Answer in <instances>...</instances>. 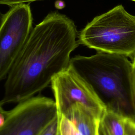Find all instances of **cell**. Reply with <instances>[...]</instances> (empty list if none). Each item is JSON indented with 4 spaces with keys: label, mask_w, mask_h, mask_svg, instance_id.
<instances>
[{
    "label": "cell",
    "mask_w": 135,
    "mask_h": 135,
    "mask_svg": "<svg viewBox=\"0 0 135 135\" xmlns=\"http://www.w3.org/2000/svg\"><path fill=\"white\" fill-rule=\"evenodd\" d=\"M78 35L71 18L57 11L49 13L33 27L6 77L0 103H18L50 84L69 66L70 55L79 44Z\"/></svg>",
    "instance_id": "6da1fadb"
},
{
    "label": "cell",
    "mask_w": 135,
    "mask_h": 135,
    "mask_svg": "<svg viewBox=\"0 0 135 135\" xmlns=\"http://www.w3.org/2000/svg\"><path fill=\"white\" fill-rule=\"evenodd\" d=\"M69 66L89 85L105 110L135 120L132 63L128 57L97 52L71 58Z\"/></svg>",
    "instance_id": "7a4b0ae2"
},
{
    "label": "cell",
    "mask_w": 135,
    "mask_h": 135,
    "mask_svg": "<svg viewBox=\"0 0 135 135\" xmlns=\"http://www.w3.org/2000/svg\"><path fill=\"white\" fill-rule=\"evenodd\" d=\"M78 42L97 52L131 57L135 54V16L122 5L95 16L79 32Z\"/></svg>",
    "instance_id": "3957f363"
},
{
    "label": "cell",
    "mask_w": 135,
    "mask_h": 135,
    "mask_svg": "<svg viewBox=\"0 0 135 135\" xmlns=\"http://www.w3.org/2000/svg\"><path fill=\"white\" fill-rule=\"evenodd\" d=\"M29 3L11 7L1 14L0 80L5 79L33 28Z\"/></svg>",
    "instance_id": "277c9868"
},
{
    "label": "cell",
    "mask_w": 135,
    "mask_h": 135,
    "mask_svg": "<svg viewBox=\"0 0 135 135\" xmlns=\"http://www.w3.org/2000/svg\"><path fill=\"white\" fill-rule=\"evenodd\" d=\"M57 115L54 100L45 97H33L8 111L0 127V135H40Z\"/></svg>",
    "instance_id": "5b68a950"
},
{
    "label": "cell",
    "mask_w": 135,
    "mask_h": 135,
    "mask_svg": "<svg viewBox=\"0 0 135 135\" xmlns=\"http://www.w3.org/2000/svg\"><path fill=\"white\" fill-rule=\"evenodd\" d=\"M50 84L57 114L65 115L75 103L89 107L101 117L105 110L89 85L69 66L55 75Z\"/></svg>",
    "instance_id": "8992f818"
},
{
    "label": "cell",
    "mask_w": 135,
    "mask_h": 135,
    "mask_svg": "<svg viewBox=\"0 0 135 135\" xmlns=\"http://www.w3.org/2000/svg\"><path fill=\"white\" fill-rule=\"evenodd\" d=\"M63 115L73 123L82 135H99L101 117L89 107L75 103Z\"/></svg>",
    "instance_id": "52a82bcc"
},
{
    "label": "cell",
    "mask_w": 135,
    "mask_h": 135,
    "mask_svg": "<svg viewBox=\"0 0 135 135\" xmlns=\"http://www.w3.org/2000/svg\"><path fill=\"white\" fill-rule=\"evenodd\" d=\"M124 118L105 110L100 119V129L104 135H124Z\"/></svg>",
    "instance_id": "ba28073f"
},
{
    "label": "cell",
    "mask_w": 135,
    "mask_h": 135,
    "mask_svg": "<svg viewBox=\"0 0 135 135\" xmlns=\"http://www.w3.org/2000/svg\"><path fill=\"white\" fill-rule=\"evenodd\" d=\"M57 135H82L66 117L57 114Z\"/></svg>",
    "instance_id": "9c48e42d"
},
{
    "label": "cell",
    "mask_w": 135,
    "mask_h": 135,
    "mask_svg": "<svg viewBox=\"0 0 135 135\" xmlns=\"http://www.w3.org/2000/svg\"><path fill=\"white\" fill-rule=\"evenodd\" d=\"M124 135H135V120L124 118Z\"/></svg>",
    "instance_id": "30bf717a"
},
{
    "label": "cell",
    "mask_w": 135,
    "mask_h": 135,
    "mask_svg": "<svg viewBox=\"0 0 135 135\" xmlns=\"http://www.w3.org/2000/svg\"><path fill=\"white\" fill-rule=\"evenodd\" d=\"M40 135H57V116Z\"/></svg>",
    "instance_id": "8fae6325"
},
{
    "label": "cell",
    "mask_w": 135,
    "mask_h": 135,
    "mask_svg": "<svg viewBox=\"0 0 135 135\" xmlns=\"http://www.w3.org/2000/svg\"><path fill=\"white\" fill-rule=\"evenodd\" d=\"M43 0H0V5H6L10 7L22 4L30 3L35 1H39Z\"/></svg>",
    "instance_id": "7c38bea8"
},
{
    "label": "cell",
    "mask_w": 135,
    "mask_h": 135,
    "mask_svg": "<svg viewBox=\"0 0 135 135\" xmlns=\"http://www.w3.org/2000/svg\"><path fill=\"white\" fill-rule=\"evenodd\" d=\"M132 63V84L134 99L135 101V54L133 56Z\"/></svg>",
    "instance_id": "4fadbf2b"
},
{
    "label": "cell",
    "mask_w": 135,
    "mask_h": 135,
    "mask_svg": "<svg viewBox=\"0 0 135 135\" xmlns=\"http://www.w3.org/2000/svg\"><path fill=\"white\" fill-rule=\"evenodd\" d=\"M8 111H0V127L4 123Z\"/></svg>",
    "instance_id": "5bb4252c"
},
{
    "label": "cell",
    "mask_w": 135,
    "mask_h": 135,
    "mask_svg": "<svg viewBox=\"0 0 135 135\" xmlns=\"http://www.w3.org/2000/svg\"><path fill=\"white\" fill-rule=\"evenodd\" d=\"M5 110L3 108L2 105L0 103V111H5Z\"/></svg>",
    "instance_id": "9a60e30c"
},
{
    "label": "cell",
    "mask_w": 135,
    "mask_h": 135,
    "mask_svg": "<svg viewBox=\"0 0 135 135\" xmlns=\"http://www.w3.org/2000/svg\"><path fill=\"white\" fill-rule=\"evenodd\" d=\"M99 135H104V134H103V133L101 131V130L100 129V128H99Z\"/></svg>",
    "instance_id": "2e32d148"
},
{
    "label": "cell",
    "mask_w": 135,
    "mask_h": 135,
    "mask_svg": "<svg viewBox=\"0 0 135 135\" xmlns=\"http://www.w3.org/2000/svg\"><path fill=\"white\" fill-rule=\"evenodd\" d=\"M131 1H134V2H135V0H131Z\"/></svg>",
    "instance_id": "e0dca14e"
}]
</instances>
